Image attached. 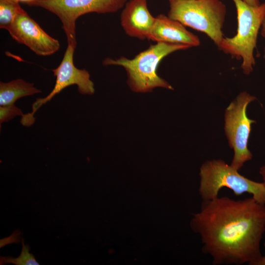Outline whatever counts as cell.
Masks as SVG:
<instances>
[{"mask_svg":"<svg viewBox=\"0 0 265 265\" xmlns=\"http://www.w3.org/2000/svg\"><path fill=\"white\" fill-rule=\"evenodd\" d=\"M191 225L201 237L202 252L212 257L213 265H260L265 205L252 197L203 200Z\"/></svg>","mask_w":265,"mask_h":265,"instance_id":"6da1fadb","label":"cell"},{"mask_svg":"<svg viewBox=\"0 0 265 265\" xmlns=\"http://www.w3.org/2000/svg\"><path fill=\"white\" fill-rule=\"evenodd\" d=\"M191 48L189 46L164 42L151 45L132 59L121 57L116 59L106 58L104 65L123 67L127 75V82L132 90L137 93L151 92L155 88L173 90V87L157 73V68L162 59L170 53Z\"/></svg>","mask_w":265,"mask_h":265,"instance_id":"7a4b0ae2","label":"cell"},{"mask_svg":"<svg viewBox=\"0 0 265 265\" xmlns=\"http://www.w3.org/2000/svg\"><path fill=\"white\" fill-rule=\"evenodd\" d=\"M232 0L237 11V33L232 37H224L217 47L225 54L241 60L243 73L248 75L255 65L254 52L265 17V2L252 6L242 0Z\"/></svg>","mask_w":265,"mask_h":265,"instance_id":"3957f363","label":"cell"},{"mask_svg":"<svg viewBox=\"0 0 265 265\" xmlns=\"http://www.w3.org/2000/svg\"><path fill=\"white\" fill-rule=\"evenodd\" d=\"M167 16L206 34L218 47L224 37L222 32L226 7L221 0H168Z\"/></svg>","mask_w":265,"mask_h":265,"instance_id":"277c9868","label":"cell"},{"mask_svg":"<svg viewBox=\"0 0 265 265\" xmlns=\"http://www.w3.org/2000/svg\"><path fill=\"white\" fill-rule=\"evenodd\" d=\"M221 159L206 161L200 168L199 194L203 200L217 196L223 187L231 189L236 196L247 193L265 205V184L249 179Z\"/></svg>","mask_w":265,"mask_h":265,"instance_id":"5b68a950","label":"cell"},{"mask_svg":"<svg viewBox=\"0 0 265 265\" xmlns=\"http://www.w3.org/2000/svg\"><path fill=\"white\" fill-rule=\"evenodd\" d=\"M127 0H35L26 4L43 8L56 15L62 24L68 44L76 48V22L91 12L114 13L123 8Z\"/></svg>","mask_w":265,"mask_h":265,"instance_id":"8992f818","label":"cell"},{"mask_svg":"<svg viewBox=\"0 0 265 265\" xmlns=\"http://www.w3.org/2000/svg\"><path fill=\"white\" fill-rule=\"evenodd\" d=\"M256 99L255 96L245 91L242 92L225 110L224 130L229 145L234 153L230 165L238 170L252 158L248 142L252 124L255 121L248 117L246 110L248 105Z\"/></svg>","mask_w":265,"mask_h":265,"instance_id":"52a82bcc","label":"cell"},{"mask_svg":"<svg viewBox=\"0 0 265 265\" xmlns=\"http://www.w3.org/2000/svg\"><path fill=\"white\" fill-rule=\"evenodd\" d=\"M76 48L68 44L63 58L59 66L52 71L56 77L54 86L52 91L44 98H37L32 105V111L21 117V123L30 126L35 122L34 114L44 104L51 101L63 89L76 85L80 93L92 95L94 93V84L90 79V74L85 69H79L74 64L73 56Z\"/></svg>","mask_w":265,"mask_h":265,"instance_id":"ba28073f","label":"cell"},{"mask_svg":"<svg viewBox=\"0 0 265 265\" xmlns=\"http://www.w3.org/2000/svg\"><path fill=\"white\" fill-rule=\"evenodd\" d=\"M7 30L13 39L36 54L50 55L59 49L58 41L47 34L25 10L17 15Z\"/></svg>","mask_w":265,"mask_h":265,"instance_id":"9c48e42d","label":"cell"},{"mask_svg":"<svg viewBox=\"0 0 265 265\" xmlns=\"http://www.w3.org/2000/svg\"><path fill=\"white\" fill-rule=\"evenodd\" d=\"M155 21L150 12L147 0H130L121 13L120 21L125 33L139 39L148 38Z\"/></svg>","mask_w":265,"mask_h":265,"instance_id":"30bf717a","label":"cell"},{"mask_svg":"<svg viewBox=\"0 0 265 265\" xmlns=\"http://www.w3.org/2000/svg\"><path fill=\"white\" fill-rule=\"evenodd\" d=\"M147 39L157 43L181 44L191 47L200 45L199 37L187 30L183 24L162 14L155 17Z\"/></svg>","mask_w":265,"mask_h":265,"instance_id":"8fae6325","label":"cell"},{"mask_svg":"<svg viewBox=\"0 0 265 265\" xmlns=\"http://www.w3.org/2000/svg\"><path fill=\"white\" fill-rule=\"evenodd\" d=\"M42 91L35 87L33 83L21 79L7 82H0V106L14 104L19 99Z\"/></svg>","mask_w":265,"mask_h":265,"instance_id":"7c38bea8","label":"cell"},{"mask_svg":"<svg viewBox=\"0 0 265 265\" xmlns=\"http://www.w3.org/2000/svg\"><path fill=\"white\" fill-rule=\"evenodd\" d=\"M18 0H0V27L8 30L17 15L24 10Z\"/></svg>","mask_w":265,"mask_h":265,"instance_id":"4fadbf2b","label":"cell"},{"mask_svg":"<svg viewBox=\"0 0 265 265\" xmlns=\"http://www.w3.org/2000/svg\"><path fill=\"white\" fill-rule=\"evenodd\" d=\"M22 248L20 256L17 258L10 256H0V264H12L16 265H39L33 254L29 253V247L28 244H24L23 239Z\"/></svg>","mask_w":265,"mask_h":265,"instance_id":"5bb4252c","label":"cell"},{"mask_svg":"<svg viewBox=\"0 0 265 265\" xmlns=\"http://www.w3.org/2000/svg\"><path fill=\"white\" fill-rule=\"evenodd\" d=\"M22 111L15 104L0 106V124L8 122L17 116H23Z\"/></svg>","mask_w":265,"mask_h":265,"instance_id":"9a60e30c","label":"cell"},{"mask_svg":"<svg viewBox=\"0 0 265 265\" xmlns=\"http://www.w3.org/2000/svg\"><path fill=\"white\" fill-rule=\"evenodd\" d=\"M21 232L17 229L14 231L10 236L0 239V248L11 243H19L21 241Z\"/></svg>","mask_w":265,"mask_h":265,"instance_id":"2e32d148","label":"cell"},{"mask_svg":"<svg viewBox=\"0 0 265 265\" xmlns=\"http://www.w3.org/2000/svg\"><path fill=\"white\" fill-rule=\"evenodd\" d=\"M260 33L262 36L264 38L265 43V17L264 19V20L263 21V23L261 27ZM263 57L264 59H265V47H264V50Z\"/></svg>","mask_w":265,"mask_h":265,"instance_id":"e0dca14e","label":"cell"},{"mask_svg":"<svg viewBox=\"0 0 265 265\" xmlns=\"http://www.w3.org/2000/svg\"><path fill=\"white\" fill-rule=\"evenodd\" d=\"M248 4L252 6H258L261 3L260 0H242Z\"/></svg>","mask_w":265,"mask_h":265,"instance_id":"ac0fdd59","label":"cell"},{"mask_svg":"<svg viewBox=\"0 0 265 265\" xmlns=\"http://www.w3.org/2000/svg\"><path fill=\"white\" fill-rule=\"evenodd\" d=\"M259 172L263 179V182L265 184V165L262 166L260 168Z\"/></svg>","mask_w":265,"mask_h":265,"instance_id":"d6986e66","label":"cell"},{"mask_svg":"<svg viewBox=\"0 0 265 265\" xmlns=\"http://www.w3.org/2000/svg\"><path fill=\"white\" fill-rule=\"evenodd\" d=\"M260 265H265V254L264 256L262 257V259L261 261Z\"/></svg>","mask_w":265,"mask_h":265,"instance_id":"ffe728a7","label":"cell"},{"mask_svg":"<svg viewBox=\"0 0 265 265\" xmlns=\"http://www.w3.org/2000/svg\"><path fill=\"white\" fill-rule=\"evenodd\" d=\"M19 1H21V2H26V3L27 2H30V1H33V0H18Z\"/></svg>","mask_w":265,"mask_h":265,"instance_id":"44dd1931","label":"cell"}]
</instances>
